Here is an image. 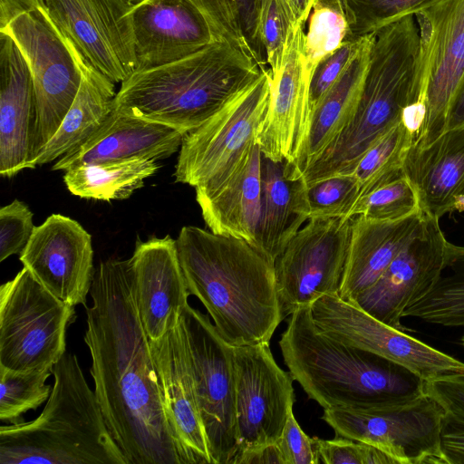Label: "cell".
I'll return each mask as SVG.
<instances>
[{
    "instance_id": "24",
    "label": "cell",
    "mask_w": 464,
    "mask_h": 464,
    "mask_svg": "<svg viewBox=\"0 0 464 464\" xmlns=\"http://www.w3.org/2000/svg\"><path fill=\"white\" fill-rule=\"evenodd\" d=\"M185 133L115 111L82 144L58 159L53 170L128 159L160 160L179 151Z\"/></svg>"
},
{
    "instance_id": "16",
    "label": "cell",
    "mask_w": 464,
    "mask_h": 464,
    "mask_svg": "<svg viewBox=\"0 0 464 464\" xmlns=\"http://www.w3.org/2000/svg\"><path fill=\"white\" fill-rule=\"evenodd\" d=\"M234 459L276 443L293 413L294 378L275 361L269 343L234 346Z\"/></svg>"
},
{
    "instance_id": "3",
    "label": "cell",
    "mask_w": 464,
    "mask_h": 464,
    "mask_svg": "<svg viewBox=\"0 0 464 464\" xmlns=\"http://www.w3.org/2000/svg\"><path fill=\"white\" fill-rule=\"evenodd\" d=\"M402 121H423L419 29L413 15L378 31L363 85L349 121L302 173L305 184L352 174L362 155Z\"/></svg>"
},
{
    "instance_id": "18",
    "label": "cell",
    "mask_w": 464,
    "mask_h": 464,
    "mask_svg": "<svg viewBox=\"0 0 464 464\" xmlns=\"http://www.w3.org/2000/svg\"><path fill=\"white\" fill-rule=\"evenodd\" d=\"M19 260L58 299L72 306L86 305L96 268L92 236L76 220L49 216L35 227Z\"/></svg>"
},
{
    "instance_id": "47",
    "label": "cell",
    "mask_w": 464,
    "mask_h": 464,
    "mask_svg": "<svg viewBox=\"0 0 464 464\" xmlns=\"http://www.w3.org/2000/svg\"><path fill=\"white\" fill-rule=\"evenodd\" d=\"M39 8H45L44 0H0V31L18 16Z\"/></svg>"
},
{
    "instance_id": "15",
    "label": "cell",
    "mask_w": 464,
    "mask_h": 464,
    "mask_svg": "<svg viewBox=\"0 0 464 464\" xmlns=\"http://www.w3.org/2000/svg\"><path fill=\"white\" fill-rule=\"evenodd\" d=\"M310 310L324 334L396 362L425 382L464 375L463 362L379 321L339 295L320 297Z\"/></svg>"
},
{
    "instance_id": "6",
    "label": "cell",
    "mask_w": 464,
    "mask_h": 464,
    "mask_svg": "<svg viewBox=\"0 0 464 464\" xmlns=\"http://www.w3.org/2000/svg\"><path fill=\"white\" fill-rule=\"evenodd\" d=\"M53 375L36 419L0 427V464H127L77 356L65 353Z\"/></svg>"
},
{
    "instance_id": "51",
    "label": "cell",
    "mask_w": 464,
    "mask_h": 464,
    "mask_svg": "<svg viewBox=\"0 0 464 464\" xmlns=\"http://www.w3.org/2000/svg\"><path fill=\"white\" fill-rule=\"evenodd\" d=\"M130 1H131V2H132V3H134V4H137V3H140V2H141V1H143V0H130Z\"/></svg>"
},
{
    "instance_id": "36",
    "label": "cell",
    "mask_w": 464,
    "mask_h": 464,
    "mask_svg": "<svg viewBox=\"0 0 464 464\" xmlns=\"http://www.w3.org/2000/svg\"><path fill=\"white\" fill-rule=\"evenodd\" d=\"M304 56L314 72L324 58L349 40V24L341 0H317L308 18Z\"/></svg>"
},
{
    "instance_id": "41",
    "label": "cell",
    "mask_w": 464,
    "mask_h": 464,
    "mask_svg": "<svg viewBox=\"0 0 464 464\" xmlns=\"http://www.w3.org/2000/svg\"><path fill=\"white\" fill-rule=\"evenodd\" d=\"M368 35L345 41L341 47L318 63L309 85V117L318 102L356 57Z\"/></svg>"
},
{
    "instance_id": "12",
    "label": "cell",
    "mask_w": 464,
    "mask_h": 464,
    "mask_svg": "<svg viewBox=\"0 0 464 464\" xmlns=\"http://www.w3.org/2000/svg\"><path fill=\"white\" fill-rule=\"evenodd\" d=\"M353 218H311L275 261L283 319L325 295H339Z\"/></svg>"
},
{
    "instance_id": "50",
    "label": "cell",
    "mask_w": 464,
    "mask_h": 464,
    "mask_svg": "<svg viewBox=\"0 0 464 464\" xmlns=\"http://www.w3.org/2000/svg\"><path fill=\"white\" fill-rule=\"evenodd\" d=\"M293 14L295 25H304L317 0H285Z\"/></svg>"
},
{
    "instance_id": "46",
    "label": "cell",
    "mask_w": 464,
    "mask_h": 464,
    "mask_svg": "<svg viewBox=\"0 0 464 464\" xmlns=\"http://www.w3.org/2000/svg\"><path fill=\"white\" fill-rule=\"evenodd\" d=\"M440 446L445 464H464V420L445 411Z\"/></svg>"
},
{
    "instance_id": "9",
    "label": "cell",
    "mask_w": 464,
    "mask_h": 464,
    "mask_svg": "<svg viewBox=\"0 0 464 464\" xmlns=\"http://www.w3.org/2000/svg\"><path fill=\"white\" fill-rule=\"evenodd\" d=\"M444 414L425 392L399 403L324 409L322 418L337 436L372 445L398 464H445L440 446Z\"/></svg>"
},
{
    "instance_id": "4",
    "label": "cell",
    "mask_w": 464,
    "mask_h": 464,
    "mask_svg": "<svg viewBox=\"0 0 464 464\" xmlns=\"http://www.w3.org/2000/svg\"><path fill=\"white\" fill-rule=\"evenodd\" d=\"M279 346L294 380L323 409L382 406L425 393V381L409 369L321 333L310 305L290 315Z\"/></svg>"
},
{
    "instance_id": "45",
    "label": "cell",
    "mask_w": 464,
    "mask_h": 464,
    "mask_svg": "<svg viewBox=\"0 0 464 464\" xmlns=\"http://www.w3.org/2000/svg\"><path fill=\"white\" fill-rule=\"evenodd\" d=\"M425 392L446 412L464 420V375L425 382Z\"/></svg>"
},
{
    "instance_id": "49",
    "label": "cell",
    "mask_w": 464,
    "mask_h": 464,
    "mask_svg": "<svg viewBox=\"0 0 464 464\" xmlns=\"http://www.w3.org/2000/svg\"><path fill=\"white\" fill-rule=\"evenodd\" d=\"M464 125V75L450 103L446 130Z\"/></svg>"
},
{
    "instance_id": "48",
    "label": "cell",
    "mask_w": 464,
    "mask_h": 464,
    "mask_svg": "<svg viewBox=\"0 0 464 464\" xmlns=\"http://www.w3.org/2000/svg\"><path fill=\"white\" fill-rule=\"evenodd\" d=\"M277 463L284 464V459L277 443L267 445L237 456L232 464Z\"/></svg>"
},
{
    "instance_id": "1",
    "label": "cell",
    "mask_w": 464,
    "mask_h": 464,
    "mask_svg": "<svg viewBox=\"0 0 464 464\" xmlns=\"http://www.w3.org/2000/svg\"><path fill=\"white\" fill-rule=\"evenodd\" d=\"M90 295L83 339L94 393L111 438L127 464H185L138 313L130 258L101 262Z\"/></svg>"
},
{
    "instance_id": "31",
    "label": "cell",
    "mask_w": 464,
    "mask_h": 464,
    "mask_svg": "<svg viewBox=\"0 0 464 464\" xmlns=\"http://www.w3.org/2000/svg\"><path fill=\"white\" fill-rule=\"evenodd\" d=\"M160 165L147 159H128L70 169L63 175L74 196L97 200L126 199L153 176Z\"/></svg>"
},
{
    "instance_id": "37",
    "label": "cell",
    "mask_w": 464,
    "mask_h": 464,
    "mask_svg": "<svg viewBox=\"0 0 464 464\" xmlns=\"http://www.w3.org/2000/svg\"><path fill=\"white\" fill-rule=\"evenodd\" d=\"M53 370L15 372L0 366V420L24 421L22 416L48 400L53 387L46 384Z\"/></svg>"
},
{
    "instance_id": "39",
    "label": "cell",
    "mask_w": 464,
    "mask_h": 464,
    "mask_svg": "<svg viewBox=\"0 0 464 464\" xmlns=\"http://www.w3.org/2000/svg\"><path fill=\"white\" fill-rule=\"evenodd\" d=\"M421 210L417 191L403 173L361 197L349 217L361 215L367 218L393 221Z\"/></svg>"
},
{
    "instance_id": "33",
    "label": "cell",
    "mask_w": 464,
    "mask_h": 464,
    "mask_svg": "<svg viewBox=\"0 0 464 464\" xmlns=\"http://www.w3.org/2000/svg\"><path fill=\"white\" fill-rule=\"evenodd\" d=\"M405 317L464 328V246L448 242L445 265L438 282L426 296L404 311L402 318Z\"/></svg>"
},
{
    "instance_id": "32",
    "label": "cell",
    "mask_w": 464,
    "mask_h": 464,
    "mask_svg": "<svg viewBox=\"0 0 464 464\" xmlns=\"http://www.w3.org/2000/svg\"><path fill=\"white\" fill-rule=\"evenodd\" d=\"M208 20L217 38L242 51L260 68H266L260 34L266 0H193Z\"/></svg>"
},
{
    "instance_id": "5",
    "label": "cell",
    "mask_w": 464,
    "mask_h": 464,
    "mask_svg": "<svg viewBox=\"0 0 464 464\" xmlns=\"http://www.w3.org/2000/svg\"><path fill=\"white\" fill-rule=\"evenodd\" d=\"M264 69L217 40L181 60L133 72L121 82L114 111L187 134L256 82Z\"/></svg>"
},
{
    "instance_id": "10",
    "label": "cell",
    "mask_w": 464,
    "mask_h": 464,
    "mask_svg": "<svg viewBox=\"0 0 464 464\" xmlns=\"http://www.w3.org/2000/svg\"><path fill=\"white\" fill-rule=\"evenodd\" d=\"M11 35L31 71L35 94L32 163L59 128L80 88L82 72L45 8L25 13L0 31Z\"/></svg>"
},
{
    "instance_id": "28",
    "label": "cell",
    "mask_w": 464,
    "mask_h": 464,
    "mask_svg": "<svg viewBox=\"0 0 464 464\" xmlns=\"http://www.w3.org/2000/svg\"><path fill=\"white\" fill-rule=\"evenodd\" d=\"M376 34L367 39L343 75L313 109L303 145L293 164L286 163L289 177L298 179L342 131L358 102L370 63Z\"/></svg>"
},
{
    "instance_id": "40",
    "label": "cell",
    "mask_w": 464,
    "mask_h": 464,
    "mask_svg": "<svg viewBox=\"0 0 464 464\" xmlns=\"http://www.w3.org/2000/svg\"><path fill=\"white\" fill-rule=\"evenodd\" d=\"M295 26L293 14L285 0L266 1L261 16L260 34L266 64L272 75L282 66L290 34Z\"/></svg>"
},
{
    "instance_id": "2",
    "label": "cell",
    "mask_w": 464,
    "mask_h": 464,
    "mask_svg": "<svg viewBox=\"0 0 464 464\" xmlns=\"http://www.w3.org/2000/svg\"><path fill=\"white\" fill-rule=\"evenodd\" d=\"M189 295L233 346L269 343L284 320L275 261L248 242L185 226L176 239Z\"/></svg>"
},
{
    "instance_id": "29",
    "label": "cell",
    "mask_w": 464,
    "mask_h": 464,
    "mask_svg": "<svg viewBox=\"0 0 464 464\" xmlns=\"http://www.w3.org/2000/svg\"><path fill=\"white\" fill-rule=\"evenodd\" d=\"M82 79L75 99L59 128L41 149L32 169L54 161L82 144L114 111L115 83L82 66Z\"/></svg>"
},
{
    "instance_id": "7",
    "label": "cell",
    "mask_w": 464,
    "mask_h": 464,
    "mask_svg": "<svg viewBox=\"0 0 464 464\" xmlns=\"http://www.w3.org/2000/svg\"><path fill=\"white\" fill-rule=\"evenodd\" d=\"M270 94L269 69L198 129L185 134L175 166L176 182L196 189V198L217 192L253 143Z\"/></svg>"
},
{
    "instance_id": "21",
    "label": "cell",
    "mask_w": 464,
    "mask_h": 464,
    "mask_svg": "<svg viewBox=\"0 0 464 464\" xmlns=\"http://www.w3.org/2000/svg\"><path fill=\"white\" fill-rule=\"evenodd\" d=\"M150 346L167 420L185 464H213L179 322L150 340Z\"/></svg>"
},
{
    "instance_id": "34",
    "label": "cell",
    "mask_w": 464,
    "mask_h": 464,
    "mask_svg": "<svg viewBox=\"0 0 464 464\" xmlns=\"http://www.w3.org/2000/svg\"><path fill=\"white\" fill-rule=\"evenodd\" d=\"M413 141V132L402 121L370 147L352 173L359 184L360 198L403 173Z\"/></svg>"
},
{
    "instance_id": "42",
    "label": "cell",
    "mask_w": 464,
    "mask_h": 464,
    "mask_svg": "<svg viewBox=\"0 0 464 464\" xmlns=\"http://www.w3.org/2000/svg\"><path fill=\"white\" fill-rule=\"evenodd\" d=\"M314 439L321 463L398 464L383 450L364 442L339 436L333 440Z\"/></svg>"
},
{
    "instance_id": "43",
    "label": "cell",
    "mask_w": 464,
    "mask_h": 464,
    "mask_svg": "<svg viewBox=\"0 0 464 464\" xmlns=\"http://www.w3.org/2000/svg\"><path fill=\"white\" fill-rule=\"evenodd\" d=\"M33 216L29 207L18 199L1 208L0 262L25 248L35 228Z\"/></svg>"
},
{
    "instance_id": "30",
    "label": "cell",
    "mask_w": 464,
    "mask_h": 464,
    "mask_svg": "<svg viewBox=\"0 0 464 464\" xmlns=\"http://www.w3.org/2000/svg\"><path fill=\"white\" fill-rule=\"evenodd\" d=\"M261 182L258 247L276 261L307 218L299 212V178L288 176L285 162L262 155Z\"/></svg>"
},
{
    "instance_id": "22",
    "label": "cell",
    "mask_w": 464,
    "mask_h": 464,
    "mask_svg": "<svg viewBox=\"0 0 464 464\" xmlns=\"http://www.w3.org/2000/svg\"><path fill=\"white\" fill-rule=\"evenodd\" d=\"M130 263L141 324L149 340L159 339L178 324L188 304L176 239H137Z\"/></svg>"
},
{
    "instance_id": "52",
    "label": "cell",
    "mask_w": 464,
    "mask_h": 464,
    "mask_svg": "<svg viewBox=\"0 0 464 464\" xmlns=\"http://www.w3.org/2000/svg\"><path fill=\"white\" fill-rule=\"evenodd\" d=\"M461 341H462V345L464 347V335L462 336Z\"/></svg>"
},
{
    "instance_id": "25",
    "label": "cell",
    "mask_w": 464,
    "mask_h": 464,
    "mask_svg": "<svg viewBox=\"0 0 464 464\" xmlns=\"http://www.w3.org/2000/svg\"><path fill=\"white\" fill-rule=\"evenodd\" d=\"M404 174L413 184L422 212L440 219L464 211V125L446 130L427 146L411 145Z\"/></svg>"
},
{
    "instance_id": "44",
    "label": "cell",
    "mask_w": 464,
    "mask_h": 464,
    "mask_svg": "<svg viewBox=\"0 0 464 464\" xmlns=\"http://www.w3.org/2000/svg\"><path fill=\"white\" fill-rule=\"evenodd\" d=\"M284 464H318L314 439L306 435L297 423L294 412L289 416L282 435L276 441Z\"/></svg>"
},
{
    "instance_id": "13",
    "label": "cell",
    "mask_w": 464,
    "mask_h": 464,
    "mask_svg": "<svg viewBox=\"0 0 464 464\" xmlns=\"http://www.w3.org/2000/svg\"><path fill=\"white\" fill-rule=\"evenodd\" d=\"M46 12L80 65L113 83L135 72L130 0H44Z\"/></svg>"
},
{
    "instance_id": "23",
    "label": "cell",
    "mask_w": 464,
    "mask_h": 464,
    "mask_svg": "<svg viewBox=\"0 0 464 464\" xmlns=\"http://www.w3.org/2000/svg\"><path fill=\"white\" fill-rule=\"evenodd\" d=\"M35 94L28 63L14 40L0 32V173L30 169Z\"/></svg>"
},
{
    "instance_id": "8",
    "label": "cell",
    "mask_w": 464,
    "mask_h": 464,
    "mask_svg": "<svg viewBox=\"0 0 464 464\" xmlns=\"http://www.w3.org/2000/svg\"><path fill=\"white\" fill-rule=\"evenodd\" d=\"M74 306L51 294L23 267L0 287V366L15 372L53 370L66 353Z\"/></svg>"
},
{
    "instance_id": "17",
    "label": "cell",
    "mask_w": 464,
    "mask_h": 464,
    "mask_svg": "<svg viewBox=\"0 0 464 464\" xmlns=\"http://www.w3.org/2000/svg\"><path fill=\"white\" fill-rule=\"evenodd\" d=\"M447 244L439 219L423 213L414 235L380 278L349 302L402 330L404 311L426 296L438 282L445 265Z\"/></svg>"
},
{
    "instance_id": "35",
    "label": "cell",
    "mask_w": 464,
    "mask_h": 464,
    "mask_svg": "<svg viewBox=\"0 0 464 464\" xmlns=\"http://www.w3.org/2000/svg\"><path fill=\"white\" fill-rule=\"evenodd\" d=\"M299 211L307 219L347 217L360 198L353 174L336 175L305 184L300 178Z\"/></svg>"
},
{
    "instance_id": "38",
    "label": "cell",
    "mask_w": 464,
    "mask_h": 464,
    "mask_svg": "<svg viewBox=\"0 0 464 464\" xmlns=\"http://www.w3.org/2000/svg\"><path fill=\"white\" fill-rule=\"evenodd\" d=\"M349 24V38L376 34L406 16L429 8L440 0H341Z\"/></svg>"
},
{
    "instance_id": "11",
    "label": "cell",
    "mask_w": 464,
    "mask_h": 464,
    "mask_svg": "<svg viewBox=\"0 0 464 464\" xmlns=\"http://www.w3.org/2000/svg\"><path fill=\"white\" fill-rule=\"evenodd\" d=\"M179 322L212 463L230 464L236 451L234 346L208 316L188 304Z\"/></svg>"
},
{
    "instance_id": "14",
    "label": "cell",
    "mask_w": 464,
    "mask_h": 464,
    "mask_svg": "<svg viewBox=\"0 0 464 464\" xmlns=\"http://www.w3.org/2000/svg\"><path fill=\"white\" fill-rule=\"evenodd\" d=\"M414 17L423 121L412 146L421 148L445 131L450 103L464 75V0H440Z\"/></svg>"
},
{
    "instance_id": "27",
    "label": "cell",
    "mask_w": 464,
    "mask_h": 464,
    "mask_svg": "<svg viewBox=\"0 0 464 464\" xmlns=\"http://www.w3.org/2000/svg\"><path fill=\"white\" fill-rule=\"evenodd\" d=\"M261 163L262 152L256 140L217 192L209 197L196 198L202 218L210 231L243 239L258 249Z\"/></svg>"
},
{
    "instance_id": "19",
    "label": "cell",
    "mask_w": 464,
    "mask_h": 464,
    "mask_svg": "<svg viewBox=\"0 0 464 464\" xmlns=\"http://www.w3.org/2000/svg\"><path fill=\"white\" fill-rule=\"evenodd\" d=\"M304 25L294 27L280 70L270 73V94L256 132L262 155L293 164L305 138L309 85L313 72L304 56Z\"/></svg>"
},
{
    "instance_id": "26",
    "label": "cell",
    "mask_w": 464,
    "mask_h": 464,
    "mask_svg": "<svg viewBox=\"0 0 464 464\" xmlns=\"http://www.w3.org/2000/svg\"><path fill=\"white\" fill-rule=\"evenodd\" d=\"M422 218V210L393 221L353 216L339 296L351 301L370 288L411 240Z\"/></svg>"
},
{
    "instance_id": "20",
    "label": "cell",
    "mask_w": 464,
    "mask_h": 464,
    "mask_svg": "<svg viewBox=\"0 0 464 464\" xmlns=\"http://www.w3.org/2000/svg\"><path fill=\"white\" fill-rule=\"evenodd\" d=\"M135 72L188 57L218 40L193 0H143L131 11Z\"/></svg>"
}]
</instances>
